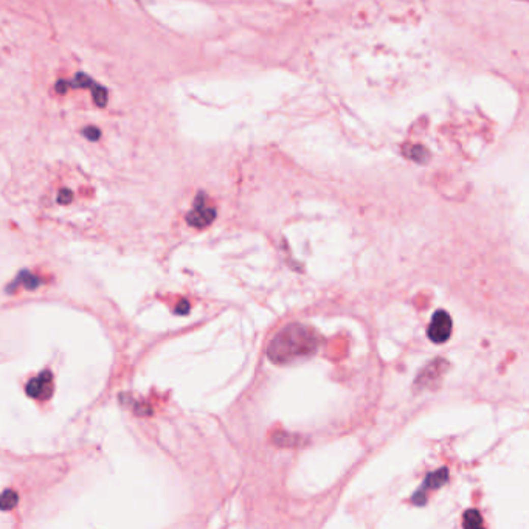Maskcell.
<instances>
[{"label": "cell", "mask_w": 529, "mask_h": 529, "mask_svg": "<svg viewBox=\"0 0 529 529\" xmlns=\"http://www.w3.org/2000/svg\"><path fill=\"white\" fill-rule=\"evenodd\" d=\"M318 348V335L304 325L292 323L279 331L267 348V357L276 365H286L314 354Z\"/></svg>", "instance_id": "cell-1"}, {"label": "cell", "mask_w": 529, "mask_h": 529, "mask_svg": "<svg viewBox=\"0 0 529 529\" xmlns=\"http://www.w3.org/2000/svg\"><path fill=\"white\" fill-rule=\"evenodd\" d=\"M427 335L428 338L433 341V343H444L447 341L452 335V318L450 315L446 312V310H438L434 312L431 323L428 325L427 329Z\"/></svg>", "instance_id": "cell-2"}, {"label": "cell", "mask_w": 529, "mask_h": 529, "mask_svg": "<svg viewBox=\"0 0 529 529\" xmlns=\"http://www.w3.org/2000/svg\"><path fill=\"white\" fill-rule=\"evenodd\" d=\"M214 217H216V210L207 205L203 194H199L194 202V208L186 216V222L191 227L203 228L214 221Z\"/></svg>", "instance_id": "cell-3"}, {"label": "cell", "mask_w": 529, "mask_h": 529, "mask_svg": "<svg viewBox=\"0 0 529 529\" xmlns=\"http://www.w3.org/2000/svg\"><path fill=\"white\" fill-rule=\"evenodd\" d=\"M449 363L444 359H436L433 360L430 365L425 366V369L421 372V374L416 377L415 387H418L419 390L422 388H431L433 384H436L443 379L444 372L447 371Z\"/></svg>", "instance_id": "cell-4"}, {"label": "cell", "mask_w": 529, "mask_h": 529, "mask_svg": "<svg viewBox=\"0 0 529 529\" xmlns=\"http://www.w3.org/2000/svg\"><path fill=\"white\" fill-rule=\"evenodd\" d=\"M53 376L50 371H44L42 374L35 377L26 385V394L36 399H47L51 394L53 388Z\"/></svg>", "instance_id": "cell-5"}, {"label": "cell", "mask_w": 529, "mask_h": 529, "mask_svg": "<svg viewBox=\"0 0 529 529\" xmlns=\"http://www.w3.org/2000/svg\"><path fill=\"white\" fill-rule=\"evenodd\" d=\"M447 478H449V471L447 469H439L436 472L430 474L425 478L424 489H438V487H441L443 484L447 483Z\"/></svg>", "instance_id": "cell-6"}, {"label": "cell", "mask_w": 529, "mask_h": 529, "mask_svg": "<svg viewBox=\"0 0 529 529\" xmlns=\"http://www.w3.org/2000/svg\"><path fill=\"white\" fill-rule=\"evenodd\" d=\"M19 284H23L26 289H36L39 284H41V279L38 278V276H35V275H31L30 272H22L20 275H19V278L16 279V281H13V284L8 287V292L14 287H17Z\"/></svg>", "instance_id": "cell-7"}, {"label": "cell", "mask_w": 529, "mask_h": 529, "mask_svg": "<svg viewBox=\"0 0 529 529\" xmlns=\"http://www.w3.org/2000/svg\"><path fill=\"white\" fill-rule=\"evenodd\" d=\"M19 502V496L14 490H5L2 495H0V509L2 511H10L13 509Z\"/></svg>", "instance_id": "cell-8"}, {"label": "cell", "mask_w": 529, "mask_h": 529, "mask_svg": "<svg viewBox=\"0 0 529 529\" xmlns=\"http://www.w3.org/2000/svg\"><path fill=\"white\" fill-rule=\"evenodd\" d=\"M481 524H483V518L477 509H471L464 514V520H462L464 527H480Z\"/></svg>", "instance_id": "cell-9"}, {"label": "cell", "mask_w": 529, "mask_h": 529, "mask_svg": "<svg viewBox=\"0 0 529 529\" xmlns=\"http://www.w3.org/2000/svg\"><path fill=\"white\" fill-rule=\"evenodd\" d=\"M410 157H412L413 160H416V162H425L427 157H428V154H427L425 148H422V146H415V148H413V154H410Z\"/></svg>", "instance_id": "cell-10"}, {"label": "cell", "mask_w": 529, "mask_h": 529, "mask_svg": "<svg viewBox=\"0 0 529 529\" xmlns=\"http://www.w3.org/2000/svg\"><path fill=\"white\" fill-rule=\"evenodd\" d=\"M84 135H85L89 140H93V141H95V140H98V138H100V131H98V129H95V128H89V129H85V131H84Z\"/></svg>", "instance_id": "cell-11"}, {"label": "cell", "mask_w": 529, "mask_h": 529, "mask_svg": "<svg viewBox=\"0 0 529 529\" xmlns=\"http://www.w3.org/2000/svg\"><path fill=\"white\" fill-rule=\"evenodd\" d=\"M61 203H69L70 200H72V193L69 191V190H66V191H61V194H59V199H57Z\"/></svg>", "instance_id": "cell-12"}, {"label": "cell", "mask_w": 529, "mask_h": 529, "mask_svg": "<svg viewBox=\"0 0 529 529\" xmlns=\"http://www.w3.org/2000/svg\"><path fill=\"white\" fill-rule=\"evenodd\" d=\"M179 306H180V307H177V314H186V312H188V310H190V304H188V301H182Z\"/></svg>", "instance_id": "cell-13"}]
</instances>
